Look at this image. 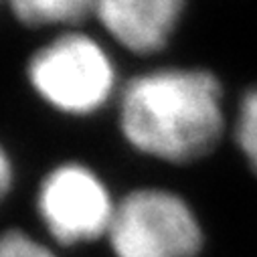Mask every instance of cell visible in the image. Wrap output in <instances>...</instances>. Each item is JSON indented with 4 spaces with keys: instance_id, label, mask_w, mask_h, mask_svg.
<instances>
[{
    "instance_id": "1",
    "label": "cell",
    "mask_w": 257,
    "mask_h": 257,
    "mask_svg": "<svg viewBox=\"0 0 257 257\" xmlns=\"http://www.w3.org/2000/svg\"><path fill=\"white\" fill-rule=\"evenodd\" d=\"M119 130L134 150L190 164L211 154L225 130L217 77L201 69H160L127 81L119 97Z\"/></svg>"
},
{
    "instance_id": "2",
    "label": "cell",
    "mask_w": 257,
    "mask_h": 257,
    "mask_svg": "<svg viewBox=\"0 0 257 257\" xmlns=\"http://www.w3.org/2000/svg\"><path fill=\"white\" fill-rule=\"evenodd\" d=\"M105 247L111 257H199L205 229L178 192L142 186L117 199Z\"/></svg>"
},
{
    "instance_id": "3",
    "label": "cell",
    "mask_w": 257,
    "mask_h": 257,
    "mask_svg": "<svg viewBox=\"0 0 257 257\" xmlns=\"http://www.w3.org/2000/svg\"><path fill=\"white\" fill-rule=\"evenodd\" d=\"M117 199L103 178L81 162H61L39 182L35 211L43 237L57 249L105 241Z\"/></svg>"
},
{
    "instance_id": "4",
    "label": "cell",
    "mask_w": 257,
    "mask_h": 257,
    "mask_svg": "<svg viewBox=\"0 0 257 257\" xmlns=\"http://www.w3.org/2000/svg\"><path fill=\"white\" fill-rule=\"evenodd\" d=\"M33 89L55 109L87 115L111 95L115 73L107 53L91 37L63 33L37 49L27 65Z\"/></svg>"
},
{
    "instance_id": "5",
    "label": "cell",
    "mask_w": 257,
    "mask_h": 257,
    "mask_svg": "<svg viewBox=\"0 0 257 257\" xmlns=\"http://www.w3.org/2000/svg\"><path fill=\"white\" fill-rule=\"evenodd\" d=\"M184 0H95V17L127 51H160L176 29Z\"/></svg>"
},
{
    "instance_id": "6",
    "label": "cell",
    "mask_w": 257,
    "mask_h": 257,
    "mask_svg": "<svg viewBox=\"0 0 257 257\" xmlns=\"http://www.w3.org/2000/svg\"><path fill=\"white\" fill-rule=\"evenodd\" d=\"M27 27H75L95 15V0H9Z\"/></svg>"
},
{
    "instance_id": "7",
    "label": "cell",
    "mask_w": 257,
    "mask_h": 257,
    "mask_svg": "<svg viewBox=\"0 0 257 257\" xmlns=\"http://www.w3.org/2000/svg\"><path fill=\"white\" fill-rule=\"evenodd\" d=\"M0 257H61V249L23 227H7L0 231Z\"/></svg>"
},
{
    "instance_id": "8",
    "label": "cell",
    "mask_w": 257,
    "mask_h": 257,
    "mask_svg": "<svg viewBox=\"0 0 257 257\" xmlns=\"http://www.w3.org/2000/svg\"><path fill=\"white\" fill-rule=\"evenodd\" d=\"M235 140L241 154L257 174V87L247 91L239 103Z\"/></svg>"
},
{
    "instance_id": "9",
    "label": "cell",
    "mask_w": 257,
    "mask_h": 257,
    "mask_svg": "<svg viewBox=\"0 0 257 257\" xmlns=\"http://www.w3.org/2000/svg\"><path fill=\"white\" fill-rule=\"evenodd\" d=\"M13 184H15V166H13V160L7 154L5 146L0 144V205L9 199Z\"/></svg>"
}]
</instances>
